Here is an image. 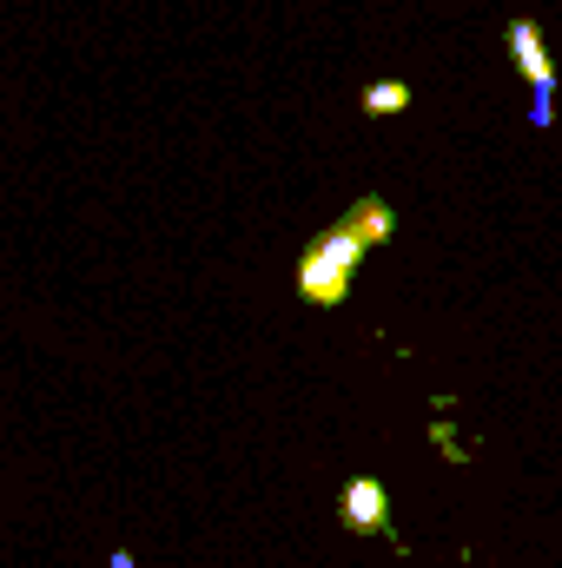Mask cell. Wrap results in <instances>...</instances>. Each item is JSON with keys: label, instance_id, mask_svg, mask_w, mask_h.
<instances>
[{"label": "cell", "instance_id": "6da1fadb", "mask_svg": "<svg viewBox=\"0 0 562 568\" xmlns=\"http://www.w3.org/2000/svg\"><path fill=\"white\" fill-rule=\"evenodd\" d=\"M338 516H344L351 536H391V496H384V483L378 476H351L344 496H338Z\"/></svg>", "mask_w": 562, "mask_h": 568}, {"label": "cell", "instance_id": "52a82bcc", "mask_svg": "<svg viewBox=\"0 0 562 568\" xmlns=\"http://www.w3.org/2000/svg\"><path fill=\"white\" fill-rule=\"evenodd\" d=\"M107 568H140V562H133L127 549H113V556H107Z\"/></svg>", "mask_w": 562, "mask_h": 568}, {"label": "cell", "instance_id": "277c9868", "mask_svg": "<svg viewBox=\"0 0 562 568\" xmlns=\"http://www.w3.org/2000/svg\"><path fill=\"white\" fill-rule=\"evenodd\" d=\"M311 252H318V258H331L338 272H351V278H358V265H364V252H371V245H364L351 225H331V232H318V239H311Z\"/></svg>", "mask_w": 562, "mask_h": 568}, {"label": "cell", "instance_id": "7a4b0ae2", "mask_svg": "<svg viewBox=\"0 0 562 568\" xmlns=\"http://www.w3.org/2000/svg\"><path fill=\"white\" fill-rule=\"evenodd\" d=\"M510 60H516V73L536 87V100H556V60H550L536 20H510Z\"/></svg>", "mask_w": 562, "mask_h": 568}, {"label": "cell", "instance_id": "3957f363", "mask_svg": "<svg viewBox=\"0 0 562 568\" xmlns=\"http://www.w3.org/2000/svg\"><path fill=\"white\" fill-rule=\"evenodd\" d=\"M298 297L331 311V304H344V297H351V272H338L331 258H318V252L304 245V258H298Z\"/></svg>", "mask_w": 562, "mask_h": 568}, {"label": "cell", "instance_id": "5b68a950", "mask_svg": "<svg viewBox=\"0 0 562 568\" xmlns=\"http://www.w3.org/2000/svg\"><path fill=\"white\" fill-rule=\"evenodd\" d=\"M344 225H351V232H358L364 245H384V239L398 232V212H391L384 199H358V205L344 212Z\"/></svg>", "mask_w": 562, "mask_h": 568}, {"label": "cell", "instance_id": "8992f818", "mask_svg": "<svg viewBox=\"0 0 562 568\" xmlns=\"http://www.w3.org/2000/svg\"><path fill=\"white\" fill-rule=\"evenodd\" d=\"M404 106H411V87H404V80H371V87H364V113H371V120L404 113Z\"/></svg>", "mask_w": 562, "mask_h": 568}]
</instances>
